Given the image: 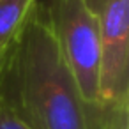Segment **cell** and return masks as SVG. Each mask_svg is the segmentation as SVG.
Here are the masks:
<instances>
[{
    "label": "cell",
    "instance_id": "3",
    "mask_svg": "<svg viewBox=\"0 0 129 129\" xmlns=\"http://www.w3.org/2000/svg\"><path fill=\"white\" fill-rule=\"evenodd\" d=\"M99 95L106 111L129 108V0H101Z\"/></svg>",
    "mask_w": 129,
    "mask_h": 129
},
{
    "label": "cell",
    "instance_id": "1",
    "mask_svg": "<svg viewBox=\"0 0 129 129\" xmlns=\"http://www.w3.org/2000/svg\"><path fill=\"white\" fill-rule=\"evenodd\" d=\"M0 101L34 129H103L99 110L80 94L44 0L36 2L11 44Z\"/></svg>",
    "mask_w": 129,
    "mask_h": 129
},
{
    "label": "cell",
    "instance_id": "5",
    "mask_svg": "<svg viewBox=\"0 0 129 129\" xmlns=\"http://www.w3.org/2000/svg\"><path fill=\"white\" fill-rule=\"evenodd\" d=\"M106 129H129L127 127V115H120V117L110 120Z\"/></svg>",
    "mask_w": 129,
    "mask_h": 129
},
{
    "label": "cell",
    "instance_id": "6",
    "mask_svg": "<svg viewBox=\"0 0 129 129\" xmlns=\"http://www.w3.org/2000/svg\"><path fill=\"white\" fill-rule=\"evenodd\" d=\"M13 41H14V39H13ZM13 41H11L9 44H6V46L0 48V78H2V73H4L6 62H7V58H9V51H11V44H13Z\"/></svg>",
    "mask_w": 129,
    "mask_h": 129
},
{
    "label": "cell",
    "instance_id": "2",
    "mask_svg": "<svg viewBox=\"0 0 129 129\" xmlns=\"http://www.w3.org/2000/svg\"><path fill=\"white\" fill-rule=\"evenodd\" d=\"M44 4L85 104L99 110L101 36L97 9L90 0H44Z\"/></svg>",
    "mask_w": 129,
    "mask_h": 129
},
{
    "label": "cell",
    "instance_id": "4",
    "mask_svg": "<svg viewBox=\"0 0 129 129\" xmlns=\"http://www.w3.org/2000/svg\"><path fill=\"white\" fill-rule=\"evenodd\" d=\"M36 2L37 0H0V48L18 36Z\"/></svg>",
    "mask_w": 129,
    "mask_h": 129
}]
</instances>
